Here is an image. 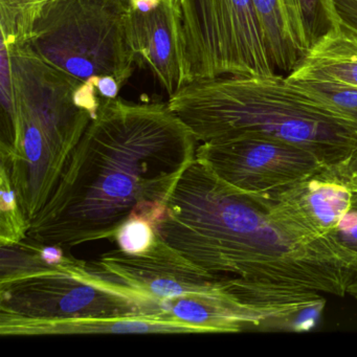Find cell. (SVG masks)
<instances>
[{"label":"cell","instance_id":"obj_1","mask_svg":"<svg viewBox=\"0 0 357 357\" xmlns=\"http://www.w3.org/2000/svg\"><path fill=\"white\" fill-rule=\"evenodd\" d=\"M154 231L229 290L258 306L304 304L317 294L344 296L357 258L331 238L311 235L266 195L244 193L197 158L185 169Z\"/></svg>","mask_w":357,"mask_h":357},{"label":"cell","instance_id":"obj_2","mask_svg":"<svg viewBox=\"0 0 357 357\" xmlns=\"http://www.w3.org/2000/svg\"><path fill=\"white\" fill-rule=\"evenodd\" d=\"M197 143L168 103L106 100L28 237L70 248L114 238L130 219L155 225Z\"/></svg>","mask_w":357,"mask_h":357},{"label":"cell","instance_id":"obj_3","mask_svg":"<svg viewBox=\"0 0 357 357\" xmlns=\"http://www.w3.org/2000/svg\"><path fill=\"white\" fill-rule=\"evenodd\" d=\"M168 106L202 143L262 135L301 146L326 166L347 162L357 148L356 125L277 74L194 81L169 98Z\"/></svg>","mask_w":357,"mask_h":357},{"label":"cell","instance_id":"obj_4","mask_svg":"<svg viewBox=\"0 0 357 357\" xmlns=\"http://www.w3.org/2000/svg\"><path fill=\"white\" fill-rule=\"evenodd\" d=\"M8 49L22 152L12 162H0L9 168L24 214L32 223L93 116L76 102L75 93L83 81L47 63L26 45Z\"/></svg>","mask_w":357,"mask_h":357},{"label":"cell","instance_id":"obj_5","mask_svg":"<svg viewBox=\"0 0 357 357\" xmlns=\"http://www.w3.org/2000/svg\"><path fill=\"white\" fill-rule=\"evenodd\" d=\"M128 16V0H55L41 11L26 45L83 82L110 76L123 86L137 61Z\"/></svg>","mask_w":357,"mask_h":357},{"label":"cell","instance_id":"obj_6","mask_svg":"<svg viewBox=\"0 0 357 357\" xmlns=\"http://www.w3.org/2000/svg\"><path fill=\"white\" fill-rule=\"evenodd\" d=\"M191 82L223 76H271L252 0H181Z\"/></svg>","mask_w":357,"mask_h":357},{"label":"cell","instance_id":"obj_7","mask_svg":"<svg viewBox=\"0 0 357 357\" xmlns=\"http://www.w3.org/2000/svg\"><path fill=\"white\" fill-rule=\"evenodd\" d=\"M160 305L76 273L54 271L0 284V317L57 321L84 317H150Z\"/></svg>","mask_w":357,"mask_h":357},{"label":"cell","instance_id":"obj_8","mask_svg":"<svg viewBox=\"0 0 357 357\" xmlns=\"http://www.w3.org/2000/svg\"><path fill=\"white\" fill-rule=\"evenodd\" d=\"M196 158L231 187L254 195L277 193L326 166L301 146L256 135L202 143Z\"/></svg>","mask_w":357,"mask_h":357},{"label":"cell","instance_id":"obj_9","mask_svg":"<svg viewBox=\"0 0 357 357\" xmlns=\"http://www.w3.org/2000/svg\"><path fill=\"white\" fill-rule=\"evenodd\" d=\"M78 275L158 303L189 294L217 291L225 277L196 266L158 235L151 248L141 254L118 250L97 260L84 261Z\"/></svg>","mask_w":357,"mask_h":357},{"label":"cell","instance_id":"obj_10","mask_svg":"<svg viewBox=\"0 0 357 357\" xmlns=\"http://www.w3.org/2000/svg\"><path fill=\"white\" fill-rule=\"evenodd\" d=\"M128 32L137 59L148 66L169 98L191 83L178 0H162L148 13L129 8Z\"/></svg>","mask_w":357,"mask_h":357},{"label":"cell","instance_id":"obj_11","mask_svg":"<svg viewBox=\"0 0 357 357\" xmlns=\"http://www.w3.org/2000/svg\"><path fill=\"white\" fill-rule=\"evenodd\" d=\"M356 191V181L344 162L325 166L300 183L265 195L281 214L311 235L330 238Z\"/></svg>","mask_w":357,"mask_h":357},{"label":"cell","instance_id":"obj_12","mask_svg":"<svg viewBox=\"0 0 357 357\" xmlns=\"http://www.w3.org/2000/svg\"><path fill=\"white\" fill-rule=\"evenodd\" d=\"M198 334L208 329L150 317H84L37 321L0 317L1 336L87 335V334Z\"/></svg>","mask_w":357,"mask_h":357},{"label":"cell","instance_id":"obj_13","mask_svg":"<svg viewBox=\"0 0 357 357\" xmlns=\"http://www.w3.org/2000/svg\"><path fill=\"white\" fill-rule=\"evenodd\" d=\"M0 248V284L54 271L78 273L84 263L68 254L63 246L43 243L30 237Z\"/></svg>","mask_w":357,"mask_h":357},{"label":"cell","instance_id":"obj_14","mask_svg":"<svg viewBox=\"0 0 357 357\" xmlns=\"http://www.w3.org/2000/svg\"><path fill=\"white\" fill-rule=\"evenodd\" d=\"M287 77L357 87L356 41L333 31L314 45Z\"/></svg>","mask_w":357,"mask_h":357},{"label":"cell","instance_id":"obj_15","mask_svg":"<svg viewBox=\"0 0 357 357\" xmlns=\"http://www.w3.org/2000/svg\"><path fill=\"white\" fill-rule=\"evenodd\" d=\"M252 1L273 68L290 74L303 56L292 38L282 0Z\"/></svg>","mask_w":357,"mask_h":357},{"label":"cell","instance_id":"obj_16","mask_svg":"<svg viewBox=\"0 0 357 357\" xmlns=\"http://www.w3.org/2000/svg\"><path fill=\"white\" fill-rule=\"evenodd\" d=\"M292 38L303 57L335 31L328 0H282Z\"/></svg>","mask_w":357,"mask_h":357},{"label":"cell","instance_id":"obj_17","mask_svg":"<svg viewBox=\"0 0 357 357\" xmlns=\"http://www.w3.org/2000/svg\"><path fill=\"white\" fill-rule=\"evenodd\" d=\"M286 79L296 91L311 101L357 126V87L287 76Z\"/></svg>","mask_w":357,"mask_h":357},{"label":"cell","instance_id":"obj_18","mask_svg":"<svg viewBox=\"0 0 357 357\" xmlns=\"http://www.w3.org/2000/svg\"><path fill=\"white\" fill-rule=\"evenodd\" d=\"M26 218L7 165L0 162V246L18 243L28 237Z\"/></svg>","mask_w":357,"mask_h":357},{"label":"cell","instance_id":"obj_19","mask_svg":"<svg viewBox=\"0 0 357 357\" xmlns=\"http://www.w3.org/2000/svg\"><path fill=\"white\" fill-rule=\"evenodd\" d=\"M119 250L127 254H141L151 248L156 239L153 225L144 219H130L114 236Z\"/></svg>","mask_w":357,"mask_h":357},{"label":"cell","instance_id":"obj_20","mask_svg":"<svg viewBox=\"0 0 357 357\" xmlns=\"http://www.w3.org/2000/svg\"><path fill=\"white\" fill-rule=\"evenodd\" d=\"M335 32L357 43V0H328Z\"/></svg>","mask_w":357,"mask_h":357},{"label":"cell","instance_id":"obj_21","mask_svg":"<svg viewBox=\"0 0 357 357\" xmlns=\"http://www.w3.org/2000/svg\"><path fill=\"white\" fill-rule=\"evenodd\" d=\"M329 237L357 258V191L350 208L342 215Z\"/></svg>","mask_w":357,"mask_h":357},{"label":"cell","instance_id":"obj_22","mask_svg":"<svg viewBox=\"0 0 357 357\" xmlns=\"http://www.w3.org/2000/svg\"><path fill=\"white\" fill-rule=\"evenodd\" d=\"M162 0H128L129 8L139 13H148L158 7Z\"/></svg>","mask_w":357,"mask_h":357},{"label":"cell","instance_id":"obj_23","mask_svg":"<svg viewBox=\"0 0 357 357\" xmlns=\"http://www.w3.org/2000/svg\"><path fill=\"white\" fill-rule=\"evenodd\" d=\"M347 165H348L349 170H350L351 174L354 177L355 181L357 183V148L353 152L352 155L350 156L348 160H347Z\"/></svg>","mask_w":357,"mask_h":357},{"label":"cell","instance_id":"obj_24","mask_svg":"<svg viewBox=\"0 0 357 357\" xmlns=\"http://www.w3.org/2000/svg\"><path fill=\"white\" fill-rule=\"evenodd\" d=\"M348 292L349 296H352L354 300L357 301V277L351 282L350 285L348 286Z\"/></svg>","mask_w":357,"mask_h":357},{"label":"cell","instance_id":"obj_25","mask_svg":"<svg viewBox=\"0 0 357 357\" xmlns=\"http://www.w3.org/2000/svg\"><path fill=\"white\" fill-rule=\"evenodd\" d=\"M355 271H356V273H357V266L355 267Z\"/></svg>","mask_w":357,"mask_h":357},{"label":"cell","instance_id":"obj_26","mask_svg":"<svg viewBox=\"0 0 357 357\" xmlns=\"http://www.w3.org/2000/svg\"><path fill=\"white\" fill-rule=\"evenodd\" d=\"M179 3H181V0H178Z\"/></svg>","mask_w":357,"mask_h":357},{"label":"cell","instance_id":"obj_27","mask_svg":"<svg viewBox=\"0 0 357 357\" xmlns=\"http://www.w3.org/2000/svg\"><path fill=\"white\" fill-rule=\"evenodd\" d=\"M282 3H283V1H282Z\"/></svg>","mask_w":357,"mask_h":357}]
</instances>
